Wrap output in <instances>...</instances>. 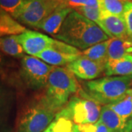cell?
Returning <instances> with one entry per match:
<instances>
[{"mask_svg": "<svg viewBox=\"0 0 132 132\" xmlns=\"http://www.w3.org/2000/svg\"><path fill=\"white\" fill-rule=\"evenodd\" d=\"M5 59H4V57H3V55H2V52H0V70L2 68V67H3V65H4V60Z\"/></svg>", "mask_w": 132, "mask_h": 132, "instance_id": "27", "label": "cell"}, {"mask_svg": "<svg viewBox=\"0 0 132 132\" xmlns=\"http://www.w3.org/2000/svg\"><path fill=\"white\" fill-rule=\"evenodd\" d=\"M54 67L38 57L25 55L21 60L20 75L29 89L40 90L46 87L48 76Z\"/></svg>", "mask_w": 132, "mask_h": 132, "instance_id": "6", "label": "cell"}, {"mask_svg": "<svg viewBox=\"0 0 132 132\" xmlns=\"http://www.w3.org/2000/svg\"><path fill=\"white\" fill-rule=\"evenodd\" d=\"M0 104H1V88H0Z\"/></svg>", "mask_w": 132, "mask_h": 132, "instance_id": "29", "label": "cell"}, {"mask_svg": "<svg viewBox=\"0 0 132 132\" xmlns=\"http://www.w3.org/2000/svg\"><path fill=\"white\" fill-rule=\"evenodd\" d=\"M81 54L79 49L54 39L52 46L39 54L36 57L50 65L60 67L68 65Z\"/></svg>", "mask_w": 132, "mask_h": 132, "instance_id": "8", "label": "cell"}, {"mask_svg": "<svg viewBox=\"0 0 132 132\" xmlns=\"http://www.w3.org/2000/svg\"><path fill=\"white\" fill-rule=\"evenodd\" d=\"M98 26L110 38H128L126 27L123 16L109 14L103 11Z\"/></svg>", "mask_w": 132, "mask_h": 132, "instance_id": "11", "label": "cell"}, {"mask_svg": "<svg viewBox=\"0 0 132 132\" xmlns=\"http://www.w3.org/2000/svg\"><path fill=\"white\" fill-rule=\"evenodd\" d=\"M101 109V104L89 97L81 88L77 95H73L59 114L70 118L79 126L88 125L98 121Z\"/></svg>", "mask_w": 132, "mask_h": 132, "instance_id": "5", "label": "cell"}, {"mask_svg": "<svg viewBox=\"0 0 132 132\" xmlns=\"http://www.w3.org/2000/svg\"><path fill=\"white\" fill-rule=\"evenodd\" d=\"M17 37L24 52L33 57L51 47L54 40L46 35L32 30H26Z\"/></svg>", "mask_w": 132, "mask_h": 132, "instance_id": "9", "label": "cell"}, {"mask_svg": "<svg viewBox=\"0 0 132 132\" xmlns=\"http://www.w3.org/2000/svg\"><path fill=\"white\" fill-rule=\"evenodd\" d=\"M45 94L60 109L81 90L75 75L67 68L54 67L48 79Z\"/></svg>", "mask_w": 132, "mask_h": 132, "instance_id": "4", "label": "cell"}, {"mask_svg": "<svg viewBox=\"0 0 132 132\" xmlns=\"http://www.w3.org/2000/svg\"><path fill=\"white\" fill-rule=\"evenodd\" d=\"M26 30V27L13 19L9 13L0 9V38L20 35Z\"/></svg>", "mask_w": 132, "mask_h": 132, "instance_id": "16", "label": "cell"}, {"mask_svg": "<svg viewBox=\"0 0 132 132\" xmlns=\"http://www.w3.org/2000/svg\"><path fill=\"white\" fill-rule=\"evenodd\" d=\"M62 2V0H26L14 19L20 24L36 29Z\"/></svg>", "mask_w": 132, "mask_h": 132, "instance_id": "7", "label": "cell"}, {"mask_svg": "<svg viewBox=\"0 0 132 132\" xmlns=\"http://www.w3.org/2000/svg\"><path fill=\"white\" fill-rule=\"evenodd\" d=\"M131 132H132V128H131Z\"/></svg>", "mask_w": 132, "mask_h": 132, "instance_id": "30", "label": "cell"}, {"mask_svg": "<svg viewBox=\"0 0 132 132\" xmlns=\"http://www.w3.org/2000/svg\"><path fill=\"white\" fill-rule=\"evenodd\" d=\"M73 10L71 9V7L62 2L52 14L49 15L46 19L39 24L36 29H41L43 32L54 36L59 32L67 16Z\"/></svg>", "mask_w": 132, "mask_h": 132, "instance_id": "12", "label": "cell"}, {"mask_svg": "<svg viewBox=\"0 0 132 132\" xmlns=\"http://www.w3.org/2000/svg\"><path fill=\"white\" fill-rule=\"evenodd\" d=\"M43 132H81L79 125L70 118L57 114L51 124Z\"/></svg>", "mask_w": 132, "mask_h": 132, "instance_id": "19", "label": "cell"}, {"mask_svg": "<svg viewBox=\"0 0 132 132\" xmlns=\"http://www.w3.org/2000/svg\"><path fill=\"white\" fill-rule=\"evenodd\" d=\"M123 18L126 27L128 38L132 42V1L128 2L126 5Z\"/></svg>", "mask_w": 132, "mask_h": 132, "instance_id": "24", "label": "cell"}, {"mask_svg": "<svg viewBox=\"0 0 132 132\" xmlns=\"http://www.w3.org/2000/svg\"><path fill=\"white\" fill-rule=\"evenodd\" d=\"M109 40L97 43L82 51V55L105 67L106 62H108V47Z\"/></svg>", "mask_w": 132, "mask_h": 132, "instance_id": "18", "label": "cell"}, {"mask_svg": "<svg viewBox=\"0 0 132 132\" xmlns=\"http://www.w3.org/2000/svg\"></svg>", "mask_w": 132, "mask_h": 132, "instance_id": "31", "label": "cell"}, {"mask_svg": "<svg viewBox=\"0 0 132 132\" xmlns=\"http://www.w3.org/2000/svg\"><path fill=\"white\" fill-rule=\"evenodd\" d=\"M104 74L107 76H132V55L118 60H108L105 65Z\"/></svg>", "mask_w": 132, "mask_h": 132, "instance_id": "14", "label": "cell"}, {"mask_svg": "<svg viewBox=\"0 0 132 132\" xmlns=\"http://www.w3.org/2000/svg\"><path fill=\"white\" fill-rule=\"evenodd\" d=\"M17 35H8L0 38V52L15 58H23L24 51Z\"/></svg>", "mask_w": 132, "mask_h": 132, "instance_id": "17", "label": "cell"}, {"mask_svg": "<svg viewBox=\"0 0 132 132\" xmlns=\"http://www.w3.org/2000/svg\"><path fill=\"white\" fill-rule=\"evenodd\" d=\"M76 12L85 16V18L92 21L98 25L100 20L102 17L103 10L100 6H93V7H79L76 10Z\"/></svg>", "mask_w": 132, "mask_h": 132, "instance_id": "22", "label": "cell"}, {"mask_svg": "<svg viewBox=\"0 0 132 132\" xmlns=\"http://www.w3.org/2000/svg\"><path fill=\"white\" fill-rule=\"evenodd\" d=\"M99 120L108 128L110 132H131L132 128V118L124 120L115 113L107 105L102 106Z\"/></svg>", "mask_w": 132, "mask_h": 132, "instance_id": "13", "label": "cell"}, {"mask_svg": "<svg viewBox=\"0 0 132 132\" xmlns=\"http://www.w3.org/2000/svg\"><path fill=\"white\" fill-rule=\"evenodd\" d=\"M54 37L83 51L110 39L95 23L74 10L67 16L59 32Z\"/></svg>", "mask_w": 132, "mask_h": 132, "instance_id": "1", "label": "cell"}, {"mask_svg": "<svg viewBox=\"0 0 132 132\" xmlns=\"http://www.w3.org/2000/svg\"><path fill=\"white\" fill-rule=\"evenodd\" d=\"M131 0H99V6L109 14L123 16L126 5Z\"/></svg>", "mask_w": 132, "mask_h": 132, "instance_id": "21", "label": "cell"}, {"mask_svg": "<svg viewBox=\"0 0 132 132\" xmlns=\"http://www.w3.org/2000/svg\"><path fill=\"white\" fill-rule=\"evenodd\" d=\"M132 85V76H107L85 82V91L101 105L114 103L124 97Z\"/></svg>", "mask_w": 132, "mask_h": 132, "instance_id": "3", "label": "cell"}, {"mask_svg": "<svg viewBox=\"0 0 132 132\" xmlns=\"http://www.w3.org/2000/svg\"><path fill=\"white\" fill-rule=\"evenodd\" d=\"M26 0H0V9L9 13L13 19Z\"/></svg>", "mask_w": 132, "mask_h": 132, "instance_id": "23", "label": "cell"}, {"mask_svg": "<svg viewBox=\"0 0 132 132\" xmlns=\"http://www.w3.org/2000/svg\"><path fill=\"white\" fill-rule=\"evenodd\" d=\"M62 2L73 10H76L79 7L99 5V0H62Z\"/></svg>", "mask_w": 132, "mask_h": 132, "instance_id": "25", "label": "cell"}, {"mask_svg": "<svg viewBox=\"0 0 132 132\" xmlns=\"http://www.w3.org/2000/svg\"><path fill=\"white\" fill-rule=\"evenodd\" d=\"M115 113L124 120L132 118V96L126 95L119 101L107 105Z\"/></svg>", "mask_w": 132, "mask_h": 132, "instance_id": "20", "label": "cell"}, {"mask_svg": "<svg viewBox=\"0 0 132 132\" xmlns=\"http://www.w3.org/2000/svg\"><path fill=\"white\" fill-rule=\"evenodd\" d=\"M132 55V42L128 39L110 38L108 47V60H118Z\"/></svg>", "mask_w": 132, "mask_h": 132, "instance_id": "15", "label": "cell"}, {"mask_svg": "<svg viewBox=\"0 0 132 132\" xmlns=\"http://www.w3.org/2000/svg\"><path fill=\"white\" fill-rule=\"evenodd\" d=\"M126 94L129 95H131L132 96V88H130L129 90H128L127 93H126Z\"/></svg>", "mask_w": 132, "mask_h": 132, "instance_id": "28", "label": "cell"}, {"mask_svg": "<svg viewBox=\"0 0 132 132\" xmlns=\"http://www.w3.org/2000/svg\"><path fill=\"white\" fill-rule=\"evenodd\" d=\"M60 111L45 93L36 96L20 111L15 132H43Z\"/></svg>", "mask_w": 132, "mask_h": 132, "instance_id": "2", "label": "cell"}, {"mask_svg": "<svg viewBox=\"0 0 132 132\" xmlns=\"http://www.w3.org/2000/svg\"><path fill=\"white\" fill-rule=\"evenodd\" d=\"M66 68L75 76L84 80H94L104 73L105 67L96 62L93 61L84 55H81Z\"/></svg>", "mask_w": 132, "mask_h": 132, "instance_id": "10", "label": "cell"}, {"mask_svg": "<svg viewBox=\"0 0 132 132\" xmlns=\"http://www.w3.org/2000/svg\"><path fill=\"white\" fill-rule=\"evenodd\" d=\"M79 126L81 132H110L101 120L94 124L81 125Z\"/></svg>", "mask_w": 132, "mask_h": 132, "instance_id": "26", "label": "cell"}]
</instances>
